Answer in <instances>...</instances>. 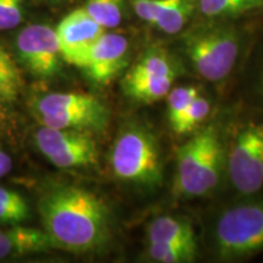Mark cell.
<instances>
[{"label": "cell", "mask_w": 263, "mask_h": 263, "mask_svg": "<svg viewBox=\"0 0 263 263\" xmlns=\"http://www.w3.org/2000/svg\"><path fill=\"white\" fill-rule=\"evenodd\" d=\"M43 229L55 249L84 254L106 241L110 212L97 194L76 185L49 189L38 202Z\"/></svg>", "instance_id": "1"}, {"label": "cell", "mask_w": 263, "mask_h": 263, "mask_svg": "<svg viewBox=\"0 0 263 263\" xmlns=\"http://www.w3.org/2000/svg\"><path fill=\"white\" fill-rule=\"evenodd\" d=\"M223 149L213 127L194 136L177 150L174 192L182 196H202L212 192L221 179Z\"/></svg>", "instance_id": "2"}, {"label": "cell", "mask_w": 263, "mask_h": 263, "mask_svg": "<svg viewBox=\"0 0 263 263\" xmlns=\"http://www.w3.org/2000/svg\"><path fill=\"white\" fill-rule=\"evenodd\" d=\"M115 176L123 182L156 186L162 179L159 143L141 126L127 127L115 140L110 157Z\"/></svg>", "instance_id": "3"}, {"label": "cell", "mask_w": 263, "mask_h": 263, "mask_svg": "<svg viewBox=\"0 0 263 263\" xmlns=\"http://www.w3.org/2000/svg\"><path fill=\"white\" fill-rule=\"evenodd\" d=\"M34 112L42 126L64 129L101 130L108 122V111L93 95L51 93L38 99Z\"/></svg>", "instance_id": "4"}, {"label": "cell", "mask_w": 263, "mask_h": 263, "mask_svg": "<svg viewBox=\"0 0 263 263\" xmlns=\"http://www.w3.org/2000/svg\"><path fill=\"white\" fill-rule=\"evenodd\" d=\"M185 51L197 73L207 81L224 80L239 54V38L228 27H206L185 37Z\"/></svg>", "instance_id": "5"}, {"label": "cell", "mask_w": 263, "mask_h": 263, "mask_svg": "<svg viewBox=\"0 0 263 263\" xmlns=\"http://www.w3.org/2000/svg\"><path fill=\"white\" fill-rule=\"evenodd\" d=\"M263 249V203H242L223 212L216 226L219 258L246 257Z\"/></svg>", "instance_id": "6"}, {"label": "cell", "mask_w": 263, "mask_h": 263, "mask_svg": "<svg viewBox=\"0 0 263 263\" xmlns=\"http://www.w3.org/2000/svg\"><path fill=\"white\" fill-rule=\"evenodd\" d=\"M88 132L42 126L35 132V144L59 168L89 167L98 162V147Z\"/></svg>", "instance_id": "7"}, {"label": "cell", "mask_w": 263, "mask_h": 263, "mask_svg": "<svg viewBox=\"0 0 263 263\" xmlns=\"http://www.w3.org/2000/svg\"><path fill=\"white\" fill-rule=\"evenodd\" d=\"M228 172L236 190L244 195L263 186V123L242 127L229 150Z\"/></svg>", "instance_id": "8"}, {"label": "cell", "mask_w": 263, "mask_h": 263, "mask_svg": "<svg viewBox=\"0 0 263 263\" xmlns=\"http://www.w3.org/2000/svg\"><path fill=\"white\" fill-rule=\"evenodd\" d=\"M20 60L33 76L50 78L60 71L61 51L55 29L47 25L27 26L16 38Z\"/></svg>", "instance_id": "9"}, {"label": "cell", "mask_w": 263, "mask_h": 263, "mask_svg": "<svg viewBox=\"0 0 263 263\" xmlns=\"http://www.w3.org/2000/svg\"><path fill=\"white\" fill-rule=\"evenodd\" d=\"M128 41L118 33L105 32L77 62L94 83L107 84L127 65Z\"/></svg>", "instance_id": "10"}, {"label": "cell", "mask_w": 263, "mask_h": 263, "mask_svg": "<svg viewBox=\"0 0 263 263\" xmlns=\"http://www.w3.org/2000/svg\"><path fill=\"white\" fill-rule=\"evenodd\" d=\"M55 32L62 59L76 66L84 52L104 34L105 28L82 8L62 18Z\"/></svg>", "instance_id": "11"}, {"label": "cell", "mask_w": 263, "mask_h": 263, "mask_svg": "<svg viewBox=\"0 0 263 263\" xmlns=\"http://www.w3.org/2000/svg\"><path fill=\"white\" fill-rule=\"evenodd\" d=\"M55 249L44 229L27 228L20 224L0 228V259L20 257Z\"/></svg>", "instance_id": "12"}, {"label": "cell", "mask_w": 263, "mask_h": 263, "mask_svg": "<svg viewBox=\"0 0 263 263\" xmlns=\"http://www.w3.org/2000/svg\"><path fill=\"white\" fill-rule=\"evenodd\" d=\"M179 74V66L166 50L151 48L143 54L123 80H144V78L176 77Z\"/></svg>", "instance_id": "13"}, {"label": "cell", "mask_w": 263, "mask_h": 263, "mask_svg": "<svg viewBox=\"0 0 263 263\" xmlns=\"http://www.w3.org/2000/svg\"><path fill=\"white\" fill-rule=\"evenodd\" d=\"M147 240L149 242L197 246L192 224L185 219L172 216H161L154 219L147 227Z\"/></svg>", "instance_id": "14"}, {"label": "cell", "mask_w": 263, "mask_h": 263, "mask_svg": "<svg viewBox=\"0 0 263 263\" xmlns=\"http://www.w3.org/2000/svg\"><path fill=\"white\" fill-rule=\"evenodd\" d=\"M176 77L144 78V80H123V90L128 97L141 103H154L167 97L172 89Z\"/></svg>", "instance_id": "15"}, {"label": "cell", "mask_w": 263, "mask_h": 263, "mask_svg": "<svg viewBox=\"0 0 263 263\" xmlns=\"http://www.w3.org/2000/svg\"><path fill=\"white\" fill-rule=\"evenodd\" d=\"M197 6V0H168L155 25L167 34H176L189 22Z\"/></svg>", "instance_id": "16"}, {"label": "cell", "mask_w": 263, "mask_h": 263, "mask_svg": "<svg viewBox=\"0 0 263 263\" xmlns=\"http://www.w3.org/2000/svg\"><path fill=\"white\" fill-rule=\"evenodd\" d=\"M22 81L17 65L0 45V103H11L21 91Z\"/></svg>", "instance_id": "17"}, {"label": "cell", "mask_w": 263, "mask_h": 263, "mask_svg": "<svg viewBox=\"0 0 263 263\" xmlns=\"http://www.w3.org/2000/svg\"><path fill=\"white\" fill-rule=\"evenodd\" d=\"M197 6L207 17H227L263 8V0H197Z\"/></svg>", "instance_id": "18"}, {"label": "cell", "mask_w": 263, "mask_h": 263, "mask_svg": "<svg viewBox=\"0 0 263 263\" xmlns=\"http://www.w3.org/2000/svg\"><path fill=\"white\" fill-rule=\"evenodd\" d=\"M31 216L25 197L14 190L0 186V224H21Z\"/></svg>", "instance_id": "19"}, {"label": "cell", "mask_w": 263, "mask_h": 263, "mask_svg": "<svg viewBox=\"0 0 263 263\" xmlns=\"http://www.w3.org/2000/svg\"><path fill=\"white\" fill-rule=\"evenodd\" d=\"M197 246L166 242H149L147 255L160 263H188L195 261Z\"/></svg>", "instance_id": "20"}, {"label": "cell", "mask_w": 263, "mask_h": 263, "mask_svg": "<svg viewBox=\"0 0 263 263\" xmlns=\"http://www.w3.org/2000/svg\"><path fill=\"white\" fill-rule=\"evenodd\" d=\"M122 0H87L85 10L105 29L115 28L122 21Z\"/></svg>", "instance_id": "21"}, {"label": "cell", "mask_w": 263, "mask_h": 263, "mask_svg": "<svg viewBox=\"0 0 263 263\" xmlns=\"http://www.w3.org/2000/svg\"><path fill=\"white\" fill-rule=\"evenodd\" d=\"M210 114V103L201 95H197L184 114L173 124H171L174 133L185 134L199 126Z\"/></svg>", "instance_id": "22"}, {"label": "cell", "mask_w": 263, "mask_h": 263, "mask_svg": "<svg viewBox=\"0 0 263 263\" xmlns=\"http://www.w3.org/2000/svg\"><path fill=\"white\" fill-rule=\"evenodd\" d=\"M199 94L195 87H178L168 93V121L173 124Z\"/></svg>", "instance_id": "23"}, {"label": "cell", "mask_w": 263, "mask_h": 263, "mask_svg": "<svg viewBox=\"0 0 263 263\" xmlns=\"http://www.w3.org/2000/svg\"><path fill=\"white\" fill-rule=\"evenodd\" d=\"M24 18V0H0V29H12Z\"/></svg>", "instance_id": "24"}, {"label": "cell", "mask_w": 263, "mask_h": 263, "mask_svg": "<svg viewBox=\"0 0 263 263\" xmlns=\"http://www.w3.org/2000/svg\"><path fill=\"white\" fill-rule=\"evenodd\" d=\"M12 167V161L8 154L5 153V150L0 146V178L8 174L11 171Z\"/></svg>", "instance_id": "25"}, {"label": "cell", "mask_w": 263, "mask_h": 263, "mask_svg": "<svg viewBox=\"0 0 263 263\" xmlns=\"http://www.w3.org/2000/svg\"><path fill=\"white\" fill-rule=\"evenodd\" d=\"M4 122V116H3L2 111H0V127H2V123Z\"/></svg>", "instance_id": "26"}, {"label": "cell", "mask_w": 263, "mask_h": 263, "mask_svg": "<svg viewBox=\"0 0 263 263\" xmlns=\"http://www.w3.org/2000/svg\"><path fill=\"white\" fill-rule=\"evenodd\" d=\"M262 85H263V81H262Z\"/></svg>", "instance_id": "27"}]
</instances>
